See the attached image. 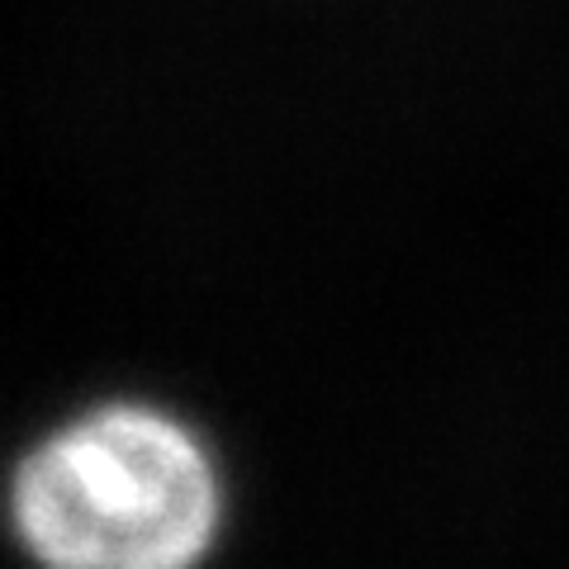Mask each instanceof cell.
I'll return each mask as SVG.
<instances>
[{"mask_svg": "<svg viewBox=\"0 0 569 569\" xmlns=\"http://www.w3.org/2000/svg\"><path fill=\"white\" fill-rule=\"evenodd\" d=\"M0 512L33 569H204L228 485L194 422L152 399H104L14 456Z\"/></svg>", "mask_w": 569, "mask_h": 569, "instance_id": "cell-1", "label": "cell"}]
</instances>
